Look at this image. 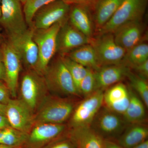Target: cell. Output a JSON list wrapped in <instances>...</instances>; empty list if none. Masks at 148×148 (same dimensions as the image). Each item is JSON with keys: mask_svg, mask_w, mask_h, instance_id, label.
Listing matches in <instances>:
<instances>
[{"mask_svg": "<svg viewBox=\"0 0 148 148\" xmlns=\"http://www.w3.org/2000/svg\"><path fill=\"white\" fill-rule=\"evenodd\" d=\"M66 55L77 63L94 71H98L101 68L95 50L90 43L82 46Z\"/></svg>", "mask_w": 148, "mask_h": 148, "instance_id": "cell-24", "label": "cell"}, {"mask_svg": "<svg viewBox=\"0 0 148 148\" xmlns=\"http://www.w3.org/2000/svg\"><path fill=\"white\" fill-rule=\"evenodd\" d=\"M75 104L68 98L51 97L44 101L35 115V123L64 124L71 117Z\"/></svg>", "mask_w": 148, "mask_h": 148, "instance_id": "cell-3", "label": "cell"}, {"mask_svg": "<svg viewBox=\"0 0 148 148\" xmlns=\"http://www.w3.org/2000/svg\"><path fill=\"white\" fill-rule=\"evenodd\" d=\"M130 69L122 64L101 66L94 71L96 89L105 91L127 76Z\"/></svg>", "mask_w": 148, "mask_h": 148, "instance_id": "cell-18", "label": "cell"}, {"mask_svg": "<svg viewBox=\"0 0 148 148\" xmlns=\"http://www.w3.org/2000/svg\"><path fill=\"white\" fill-rule=\"evenodd\" d=\"M145 28L142 21L130 22L113 33L116 43L127 51L143 42Z\"/></svg>", "mask_w": 148, "mask_h": 148, "instance_id": "cell-16", "label": "cell"}, {"mask_svg": "<svg viewBox=\"0 0 148 148\" xmlns=\"http://www.w3.org/2000/svg\"><path fill=\"white\" fill-rule=\"evenodd\" d=\"M34 31L33 26L29 27L23 34L9 37L8 40L18 52L21 62L29 69L35 71L38 61V51L34 39Z\"/></svg>", "mask_w": 148, "mask_h": 148, "instance_id": "cell-12", "label": "cell"}, {"mask_svg": "<svg viewBox=\"0 0 148 148\" xmlns=\"http://www.w3.org/2000/svg\"><path fill=\"white\" fill-rule=\"evenodd\" d=\"M9 90L5 86H0V104L6 105L10 100Z\"/></svg>", "mask_w": 148, "mask_h": 148, "instance_id": "cell-34", "label": "cell"}, {"mask_svg": "<svg viewBox=\"0 0 148 148\" xmlns=\"http://www.w3.org/2000/svg\"><path fill=\"white\" fill-rule=\"evenodd\" d=\"M20 0H1L0 26L8 38L23 34L29 28Z\"/></svg>", "mask_w": 148, "mask_h": 148, "instance_id": "cell-6", "label": "cell"}, {"mask_svg": "<svg viewBox=\"0 0 148 148\" xmlns=\"http://www.w3.org/2000/svg\"><path fill=\"white\" fill-rule=\"evenodd\" d=\"M129 88L119 82L104 91L103 105L115 112L123 115L130 101Z\"/></svg>", "mask_w": 148, "mask_h": 148, "instance_id": "cell-17", "label": "cell"}, {"mask_svg": "<svg viewBox=\"0 0 148 148\" xmlns=\"http://www.w3.org/2000/svg\"><path fill=\"white\" fill-rule=\"evenodd\" d=\"M6 105L0 104V114L5 115V112Z\"/></svg>", "mask_w": 148, "mask_h": 148, "instance_id": "cell-39", "label": "cell"}, {"mask_svg": "<svg viewBox=\"0 0 148 148\" xmlns=\"http://www.w3.org/2000/svg\"><path fill=\"white\" fill-rule=\"evenodd\" d=\"M69 132L77 148H103L104 140L90 126L70 128Z\"/></svg>", "mask_w": 148, "mask_h": 148, "instance_id": "cell-21", "label": "cell"}, {"mask_svg": "<svg viewBox=\"0 0 148 148\" xmlns=\"http://www.w3.org/2000/svg\"><path fill=\"white\" fill-rule=\"evenodd\" d=\"M148 127L144 123L127 125L116 140L124 148H131L148 140Z\"/></svg>", "mask_w": 148, "mask_h": 148, "instance_id": "cell-20", "label": "cell"}, {"mask_svg": "<svg viewBox=\"0 0 148 148\" xmlns=\"http://www.w3.org/2000/svg\"><path fill=\"white\" fill-rule=\"evenodd\" d=\"M3 86L5 85V84H4V83H3V81L0 80V86Z\"/></svg>", "mask_w": 148, "mask_h": 148, "instance_id": "cell-44", "label": "cell"}, {"mask_svg": "<svg viewBox=\"0 0 148 148\" xmlns=\"http://www.w3.org/2000/svg\"><path fill=\"white\" fill-rule=\"evenodd\" d=\"M129 88V103L123 116L128 124L144 123L146 119V106L136 92Z\"/></svg>", "mask_w": 148, "mask_h": 148, "instance_id": "cell-23", "label": "cell"}, {"mask_svg": "<svg viewBox=\"0 0 148 148\" xmlns=\"http://www.w3.org/2000/svg\"><path fill=\"white\" fill-rule=\"evenodd\" d=\"M96 90L95 73L93 70L88 69L87 74L80 83L79 92L80 96H83L85 98Z\"/></svg>", "mask_w": 148, "mask_h": 148, "instance_id": "cell-30", "label": "cell"}, {"mask_svg": "<svg viewBox=\"0 0 148 148\" xmlns=\"http://www.w3.org/2000/svg\"><path fill=\"white\" fill-rule=\"evenodd\" d=\"M64 124L36 123L27 134L24 148H42L68 131Z\"/></svg>", "mask_w": 148, "mask_h": 148, "instance_id": "cell-10", "label": "cell"}, {"mask_svg": "<svg viewBox=\"0 0 148 148\" xmlns=\"http://www.w3.org/2000/svg\"><path fill=\"white\" fill-rule=\"evenodd\" d=\"M70 5H78L83 6L92 10L98 0H62Z\"/></svg>", "mask_w": 148, "mask_h": 148, "instance_id": "cell-32", "label": "cell"}, {"mask_svg": "<svg viewBox=\"0 0 148 148\" xmlns=\"http://www.w3.org/2000/svg\"><path fill=\"white\" fill-rule=\"evenodd\" d=\"M44 75L46 85L52 91L61 95L81 96L61 57L48 66Z\"/></svg>", "mask_w": 148, "mask_h": 148, "instance_id": "cell-5", "label": "cell"}, {"mask_svg": "<svg viewBox=\"0 0 148 148\" xmlns=\"http://www.w3.org/2000/svg\"><path fill=\"white\" fill-rule=\"evenodd\" d=\"M1 0H0V17H1Z\"/></svg>", "mask_w": 148, "mask_h": 148, "instance_id": "cell-45", "label": "cell"}, {"mask_svg": "<svg viewBox=\"0 0 148 148\" xmlns=\"http://www.w3.org/2000/svg\"><path fill=\"white\" fill-rule=\"evenodd\" d=\"M63 24L57 23L46 29L34 28V39L38 51V61L35 71L40 75H44L51 60L56 52L57 35Z\"/></svg>", "mask_w": 148, "mask_h": 148, "instance_id": "cell-2", "label": "cell"}, {"mask_svg": "<svg viewBox=\"0 0 148 148\" xmlns=\"http://www.w3.org/2000/svg\"><path fill=\"white\" fill-rule=\"evenodd\" d=\"M88 38L72 25L68 20L61 26L57 37V49L61 56L85 45L90 43Z\"/></svg>", "mask_w": 148, "mask_h": 148, "instance_id": "cell-15", "label": "cell"}, {"mask_svg": "<svg viewBox=\"0 0 148 148\" xmlns=\"http://www.w3.org/2000/svg\"><path fill=\"white\" fill-rule=\"evenodd\" d=\"M103 148H124L116 141L111 140H104Z\"/></svg>", "mask_w": 148, "mask_h": 148, "instance_id": "cell-35", "label": "cell"}, {"mask_svg": "<svg viewBox=\"0 0 148 148\" xmlns=\"http://www.w3.org/2000/svg\"><path fill=\"white\" fill-rule=\"evenodd\" d=\"M129 80L130 85L135 92H136L142 100L146 108L148 107V84L147 80L133 73L130 70L127 76Z\"/></svg>", "mask_w": 148, "mask_h": 148, "instance_id": "cell-27", "label": "cell"}, {"mask_svg": "<svg viewBox=\"0 0 148 148\" xmlns=\"http://www.w3.org/2000/svg\"><path fill=\"white\" fill-rule=\"evenodd\" d=\"M5 66L3 62H0V80L5 81Z\"/></svg>", "mask_w": 148, "mask_h": 148, "instance_id": "cell-37", "label": "cell"}, {"mask_svg": "<svg viewBox=\"0 0 148 148\" xmlns=\"http://www.w3.org/2000/svg\"><path fill=\"white\" fill-rule=\"evenodd\" d=\"M42 148H77V147L75 141L69 134L68 130L64 135Z\"/></svg>", "mask_w": 148, "mask_h": 148, "instance_id": "cell-31", "label": "cell"}, {"mask_svg": "<svg viewBox=\"0 0 148 148\" xmlns=\"http://www.w3.org/2000/svg\"><path fill=\"white\" fill-rule=\"evenodd\" d=\"M148 0H123L112 17L98 31V35L112 33L130 22L142 21Z\"/></svg>", "mask_w": 148, "mask_h": 148, "instance_id": "cell-1", "label": "cell"}, {"mask_svg": "<svg viewBox=\"0 0 148 148\" xmlns=\"http://www.w3.org/2000/svg\"><path fill=\"white\" fill-rule=\"evenodd\" d=\"M135 70L136 75L141 78L147 80L148 78V60L132 68Z\"/></svg>", "mask_w": 148, "mask_h": 148, "instance_id": "cell-33", "label": "cell"}, {"mask_svg": "<svg viewBox=\"0 0 148 148\" xmlns=\"http://www.w3.org/2000/svg\"><path fill=\"white\" fill-rule=\"evenodd\" d=\"M90 44L95 50L100 66L121 64L126 51L115 41L112 33L98 35L90 39Z\"/></svg>", "mask_w": 148, "mask_h": 148, "instance_id": "cell-7", "label": "cell"}, {"mask_svg": "<svg viewBox=\"0 0 148 148\" xmlns=\"http://www.w3.org/2000/svg\"><path fill=\"white\" fill-rule=\"evenodd\" d=\"M61 57L71 74L79 92L80 83L87 74L88 69L73 61L67 56H63Z\"/></svg>", "mask_w": 148, "mask_h": 148, "instance_id": "cell-28", "label": "cell"}, {"mask_svg": "<svg viewBox=\"0 0 148 148\" xmlns=\"http://www.w3.org/2000/svg\"><path fill=\"white\" fill-rule=\"evenodd\" d=\"M1 46L3 54V63L5 69V82L12 96L15 98L21 70V58L16 49L8 40L4 41Z\"/></svg>", "mask_w": 148, "mask_h": 148, "instance_id": "cell-13", "label": "cell"}, {"mask_svg": "<svg viewBox=\"0 0 148 148\" xmlns=\"http://www.w3.org/2000/svg\"><path fill=\"white\" fill-rule=\"evenodd\" d=\"M90 11L83 6L71 5L69 17L70 23L90 39L92 38L95 27Z\"/></svg>", "mask_w": 148, "mask_h": 148, "instance_id": "cell-19", "label": "cell"}, {"mask_svg": "<svg viewBox=\"0 0 148 148\" xmlns=\"http://www.w3.org/2000/svg\"><path fill=\"white\" fill-rule=\"evenodd\" d=\"M0 148H19L14 147H10V146L5 145H2V144H0Z\"/></svg>", "mask_w": 148, "mask_h": 148, "instance_id": "cell-40", "label": "cell"}, {"mask_svg": "<svg viewBox=\"0 0 148 148\" xmlns=\"http://www.w3.org/2000/svg\"><path fill=\"white\" fill-rule=\"evenodd\" d=\"M56 0H28L24 5L23 12L28 27L33 26V18L36 12L44 6Z\"/></svg>", "mask_w": 148, "mask_h": 148, "instance_id": "cell-29", "label": "cell"}, {"mask_svg": "<svg viewBox=\"0 0 148 148\" xmlns=\"http://www.w3.org/2000/svg\"><path fill=\"white\" fill-rule=\"evenodd\" d=\"M40 76L36 71L31 70L24 74L21 80V99L33 112L40 104L45 84Z\"/></svg>", "mask_w": 148, "mask_h": 148, "instance_id": "cell-14", "label": "cell"}, {"mask_svg": "<svg viewBox=\"0 0 148 148\" xmlns=\"http://www.w3.org/2000/svg\"><path fill=\"white\" fill-rule=\"evenodd\" d=\"M128 125L123 115L103 105L90 127L103 140L116 141Z\"/></svg>", "mask_w": 148, "mask_h": 148, "instance_id": "cell-4", "label": "cell"}, {"mask_svg": "<svg viewBox=\"0 0 148 148\" xmlns=\"http://www.w3.org/2000/svg\"><path fill=\"white\" fill-rule=\"evenodd\" d=\"M9 126L10 125L5 116L0 114V130Z\"/></svg>", "mask_w": 148, "mask_h": 148, "instance_id": "cell-36", "label": "cell"}, {"mask_svg": "<svg viewBox=\"0 0 148 148\" xmlns=\"http://www.w3.org/2000/svg\"><path fill=\"white\" fill-rule=\"evenodd\" d=\"M4 41L3 37L1 34L0 33V45H1Z\"/></svg>", "mask_w": 148, "mask_h": 148, "instance_id": "cell-42", "label": "cell"}, {"mask_svg": "<svg viewBox=\"0 0 148 148\" xmlns=\"http://www.w3.org/2000/svg\"><path fill=\"white\" fill-rule=\"evenodd\" d=\"M5 116L11 127L28 134L35 124L34 112L21 99H10Z\"/></svg>", "mask_w": 148, "mask_h": 148, "instance_id": "cell-11", "label": "cell"}, {"mask_svg": "<svg viewBox=\"0 0 148 148\" xmlns=\"http://www.w3.org/2000/svg\"><path fill=\"white\" fill-rule=\"evenodd\" d=\"M24 148L23 147H21V148Z\"/></svg>", "mask_w": 148, "mask_h": 148, "instance_id": "cell-46", "label": "cell"}, {"mask_svg": "<svg viewBox=\"0 0 148 148\" xmlns=\"http://www.w3.org/2000/svg\"><path fill=\"white\" fill-rule=\"evenodd\" d=\"M148 60V45L143 42L126 51L121 63L130 69Z\"/></svg>", "mask_w": 148, "mask_h": 148, "instance_id": "cell-25", "label": "cell"}, {"mask_svg": "<svg viewBox=\"0 0 148 148\" xmlns=\"http://www.w3.org/2000/svg\"><path fill=\"white\" fill-rule=\"evenodd\" d=\"M21 1V3H22V5H24L25 3L28 0H20Z\"/></svg>", "mask_w": 148, "mask_h": 148, "instance_id": "cell-43", "label": "cell"}, {"mask_svg": "<svg viewBox=\"0 0 148 148\" xmlns=\"http://www.w3.org/2000/svg\"><path fill=\"white\" fill-rule=\"evenodd\" d=\"M71 5L62 0H56L36 12L33 18L35 29H48L57 23L64 24L69 20Z\"/></svg>", "mask_w": 148, "mask_h": 148, "instance_id": "cell-9", "label": "cell"}, {"mask_svg": "<svg viewBox=\"0 0 148 148\" xmlns=\"http://www.w3.org/2000/svg\"><path fill=\"white\" fill-rule=\"evenodd\" d=\"M3 62V54L1 48H0V62Z\"/></svg>", "mask_w": 148, "mask_h": 148, "instance_id": "cell-41", "label": "cell"}, {"mask_svg": "<svg viewBox=\"0 0 148 148\" xmlns=\"http://www.w3.org/2000/svg\"><path fill=\"white\" fill-rule=\"evenodd\" d=\"M131 148H148V140Z\"/></svg>", "mask_w": 148, "mask_h": 148, "instance_id": "cell-38", "label": "cell"}, {"mask_svg": "<svg viewBox=\"0 0 148 148\" xmlns=\"http://www.w3.org/2000/svg\"><path fill=\"white\" fill-rule=\"evenodd\" d=\"M104 91L97 90L85 97L75 107L71 116L70 128L90 126L103 104Z\"/></svg>", "mask_w": 148, "mask_h": 148, "instance_id": "cell-8", "label": "cell"}, {"mask_svg": "<svg viewBox=\"0 0 148 148\" xmlns=\"http://www.w3.org/2000/svg\"><path fill=\"white\" fill-rule=\"evenodd\" d=\"M27 134L18 131L10 126L0 130V144L16 148L23 147Z\"/></svg>", "mask_w": 148, "mask_h": 148, "instance_id": "cell-26", "label": "cell"}, {"mask_svg": "<svg viewBox=\"0 0 148 148\" xmlns=\"http://www.w3.org/2000/svg\"><path fill=\"white\" fill-rule=\"evenodd\" d=\"M123 0H98L92 11L94 26L98 31L108 22Z\"/></svg>", "mask_w": 148, "mask_h": 148, "instance_id": "cell-22", "label": "cell"}]
</instances>
